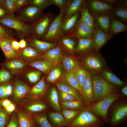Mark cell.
<instances>
[{
  "label": "cell",
  "instance_id": "6da1fadb",
  "mask_svg": "<svg viewBox=\"0 0 127 127\" xmlns=\"http://www.w3.org/2000/svg\"><path fill=\"white\" fill-rule=\"evenodd\" d=\"M0 24L12 30L15 36L19 38L36 37L33 27L25 24L14 14H8L0 18Z\"/></svg>",
  "mask_w": 127,
  "mask_h": 127
},
{
  "label": "cell",
  "instance_id": "7a4b0ae2",
  "mask_svg": "<svg viewBox=\"0 0 127 127\" xmlns=\"http://www.w3.org/2000/svg\"><path fill=\"white\" fill-rule=\"evenodd\" d=\"M92 73L91 74L93 91L92 103L118 93L117 90L115 86L108 82L98 73Z\"/></svg>",
  "mask_w": 127,
  "mask_h": 127
},
{
  "label": "cell",
  "instance_id": "3957f363",
  "mask_svg": "<svg viewBox=\"0 0 127 127\" xmlns=\"http://www.w3.org/2000/svg\"><path fill=\"white\" fill-rule=\"evenodd\" d=\"M104 123L101 117L85 106L76 118L67 127H102Z\"/></svg>",
  "mask_w": 127,
  "mask_h": 127
},
{
  "label": "cell",
  "instance_id": "277c9868",
  "mask_svg": "<svg viewBox=\"0 0 127 127\" xmlns=\"http://www.w3.org/2000/svg\"><path fill=\"white\" fill-rule=\"evenodd\" d=\"M43 11L35 6L28 5L17 10L14 14L26 24L33 27L43 17Z\"/></svg>",
  "mask_w": 127,
  "mask_h": 127
},
{
  "label": "cell",
  "instance_id": "5b68a950",
  "mask_svg": "<svg viewBox=\"0 0 127 127\" xmlns=\"http://www.w3.org/2000/svg\"><path fill=\"white\" fill-rule=\"evenodd\" d=\"M120 97V95L118 94H115L87 106L90 111L101 117L105 123H109L110 119L107 114L108 109L111 104L119 99Z\"/></svg>",
  "mask_w": 127,
  "mask_h": 127
},
{
  "label": "cell",
  "instance_id": "8992f818",
  "mask_svg": "<svg viewBox=\"0 0 127 127\" xmlns=\"http://www.w3.org/2000/svg\"><path fill=\"white\" fill-rule=\"evenodd\" d=\"M64 13L63 10H60L59 13L55 17L41 40L49 42L56 43L62 35L61 24Z\"/></svg>",
  "mask_w": 127,
  "mask_h": 127
},
{
  "label": "cell",
  "instance_id": "52a82bcc",
  "mask_svg": "<svg viewBox=\"0 0 127 127\" xmlns=\"http://www.w3.org/2000/svg\"><path fill=\"white\" fill-rule=\"evenodd\" d=\"M86 7L92 15L100 14H111L115 8L114 5L99 0H85Z\"/></svg>",
  "mask_w": 127,
  "mask_h": 127
},
{
  "label": "cell",
  "instance_id": "ba28073f",
  "mask_svg": "<svg viewBox=\"0 0 127 127\" xmlns=\"http://www.w3.org/2000/svg\"><path fill=\"white\" fill-rule=\"evenodd\" d=\"M127 115V104L123 102L116 106L113 111L111 117L110 119L111 126L114 127L123 123Z\"/></svg>",
  "mask_w": 127,
  "mask_h": 127
},
{
  "label": "cell",
  "instance_id": "9c48e42d",
  "mask_svg": "<svg viewBox=\"0 0 127 127\" xmlns=\"http://www.w3.org/2000/svg\"><path fill=\"white\" fill-rule=\"evenodd\" d=\"M55 17L52 12L44 14L40 21L33 27L36 37L41 40L47 32Z\"/></svg>",
  "mask_w": 127,
  "mask_h": 127
},
{
  "label": "cell",
  "instance_id": "30bf717a",
  "mask_svg": "<svg viewBox=\"0 0 127 127\" xmlns=\"http://www.w3.org/2000/svg\"><path fill=\"white\" fill-rule=\"evenodd\" d=\"M80 12L69 17L62 19L61 30L62 35L74 33L80 21Z\"/></svg>",
  "mask_w": 127,
  "mask_h": 127
},
{
  "label": "cell",
  "instance_id": "8fae6325",
  "mask_svg": "<svg viewBox=\"0 0 127 127\" xmlns=\"http://www.w3.org/2000/svg\"><path fill=\"white\" fill-rule=\"evenodd\" d=\"M78 38L74 33L62 35L58 39L56 43L62 50L71 53L75 52L78 44Z\"/></svg>",
  "mask_w": 127,
  "mask_h": 127
},
{
  "label": "cell",
  "instance_id": "7c38bea8",
  "mask_svg": "<svg viewBox=\"0 0 127 127\" xmlns=\"http://www.w3.org/2000/svg\"><path fill=\"white\" fill-rule=\"evenodd\" d=\"M14 38H2L0 39V48L6 60L12 59L19 56L21 49L19 50L15 49L12 44V40Z\"/></svg>",
  "mask_w": 127,
  "mask_h": 127
},
{
  "label": "cell",
  "instance_id": "4fadbf2b",
  "mask_svg": "<svg viewBox=\"0 0 127 127\" xmlns=\"http://www.w3.org/2000/svg\"><path fill=\"white\" fill-rule=\"evenodd\" d=\"M48 87L43 77L40 81L31 89L28 94L33 100H43L47 95Z\"/></svg>",
  "mask_w": 127,
  "mask_h": 127
},
{
  "label": "cell",
  "instance_id": "5bb4252c",
  "mask_svg": "<svg viewBox=\"0 0 127 127\" xmlns=\"http://www.w3.org/2000/svg\"><path fill=\"white\" fill-rule=\"evenodd\" d=\"M113 37L108 34L103 32L95 27L91 37L96 52L99 50Z\"/></svg>",
  "mask_w": 127,
  "mask_h": 127
},
{
  "label": "cell",
  "instance_id": "9a60e30c",
  "mask_svg": "<svg viewBox=\"0 0 127 127\" xmlns=\"http://www.w3.org/2000/svg\"><path fill=\"white\" fill-rule=\"evenodd\" d=\"M81 95L85 106H88L92 103L93 91L91 74L87 73L81 89Z\"/></svg>",
  "mask_w": 127,
  "mask_h": 127
},
{
  "label": "cell",
  "instance_id": "2e32d148",
  "mask_svg": "<svg viewBox=\"0 0 127 127\" xmlns=\"http://www.w3.org/2000/svg\"><path fill=\"white\" fill-rule=\"evenodd\" d=\"M49 104L48 100H33L27 104L24 108L25 112L33 115L47 111L51 107Z\"/></svg>",
  "mask_w": 127,
  "mask_h": 127
},
{
  "label": "cell",
  "instance_id": "e0dca14e",
  "mask_svg": "<svg viewBox=\"0 0 127 127\" xmlns=\"http://www.w3.org/2000/svg\"><path fill=\"white\" fill-rule=\"evenodd\" d=\"M27 45L32 47L40 52H44L57 45L56 43L49 42L37 39L35 37L25 39Z\"/></svg>",
  "mask_w": 127,
  "mask_h": 127
},
{
  "label": "cell",
  "instance_id": "ac0fdd59",
  "mask_svg": "<svg viewBox=\"0 0 127 127\" xmlns=\"http://www.w3.org/2000/svg\"><path fill=\"white\" fill-rule=\"evenodd\" d=\"M31 89L29 87L21 81L16 79L13 91V97L16 101L21 100L28 94Z\"/></svg>",
  "mask_w": 127,
  "mask_h": 127
},
{
  "label": "cell",
  "instance_id": "d6986e66",
  "mask_svg": "<svg viewBox=\"0 0 127 127\" xmlns=\"http://www.w3.org/2000/svg\"><path fill=\"white\" fill-rule=\"evenodd\" d=\"M92 16L95 27L108 34L110 23V14H100Z\"/></svg>",
  "mask_w": 127,
  "mask_h": 127
},
{
  "label": "cell",
  "instance_id": "ffe728a7",
  "mask_svg": "<svg viewBox=\"0 0 127 127\" xmlns=\"http://www.w3.org/2000/svg\"><path fill=\"white\" fill-rule=\"evenodd\" d=\"M62 50L58 45L44 52L42 57L54 66L58 65Z\"/></svg>",
  "mask_w": 127,
  "mask_h": 127
},
{
  "label": "cell",
  "instance_id": "44dd1931",
  "mask_svg": "<svg viewBox=\"0 0 127 127\" xmlns=\"http://www.w3.org/2000/svg\"><path fill=\"white\" fill-rule=\"evenodd\" d=\"M56 85L61 91L72 95L77 100L84 104L83 99L80 93L71 86L65 79L61 80L57 82Z\"/></svg>",
  "mask_w": 127,
  "mask_h": 127
},
{
  "label": "cell",
  "instance_id": "7402d4cb",
  "mask_svg": "<svg viewBox=\"0 0 127 127\" xmlns=\"http://www.w3.org/2000/svg\"><path fill=\"white\" fill-rule=\"evenodd\" d=\"M84 0H67L63 18L70 17L80 11Z\"/></svg>",
  "mask_w": 127,
  "mask_h": 127
},
{
  "label": "cell",
  "instance_id": "603a6c76",
  "mask_svg": "<svg viewBox=\"0 0 127 127\" xmlns=\"http://www.w3.org/2000/svg\"><path fill=\"white\" fill-rule=\"evenodd\" d=\"M78 38V44L75 52L80 53L90 54L95 51L96 52L91 38Z\"/></svg>",
  "mask_w": 127,
  "mask_h": 127
},
{
  "label": "cell",
  "instance_id": "cb8c5ba5",
  "mask_svg": "<svg viewBox=\"0 0 127 127\" xmlns=\"http://www.w3.org/2000/svg\"><path fill=\"white\" fill-rule=\"evenodd\" d=\"M11 60L4 63L2 65L13 74H17L21 71L27 65L22 59L15 58Z\"/></svg>",
  "mask_w": 127,
  "mask_h": 127
},
{
  "label": "cell",
  "instance_id": "d4e9b609",
  "mask_svg": "<svg viewBox=\"0 0 127 127\" xmlns=\"http://www.w3.org/2000/svg\"><path fill=\"white\" fill-rule=\"evenodd\" d=\"M110 14V23L108 34L113 37L119 33L127 31V25Z\"/></svg>",
  "mask_w": 127,
  "mask_h": 127
},
{
  "label": "cell",
  "instance_id": "484cf974",
  "mask_svg": "<svg viewBox=\"0 0 127 127\" xmlns=\"http://www.w3.org/2000/svg\"><path fill=\"white\" fill-rule=\"evenodd\" d=\"M48 117V120L52 127H67L69 124L65 120L61 112L50 111Z\"/></svg>",
  "mask_w": 127,
  "mask_h": 127
},
{
  "label": "cell",
  "instance_id": "4316f807",
  "mask_svg": "<svg viewBox=\"0 0 127 127\" xmlns=\"http://www.w3.org/2000/svg\"><path fill=\"white\" fill-rule=\"evenodd\" d=\"M26 64L45 73L48 72L54 67L49 62L44 59L35 61H28L26 63Z\"/></svg>",
  "mask_w": 127,
  "mask_h": 127
},
{
  "label": "cell",
  "instance_id": "83f0119b",
  "mask_svg": "<svg viewBox=\"0 0 127 127\" xmlns=\"http://www.w3.org/2000/svg\"><path fill=\"white\" fill-rule=\"evenodd\" d=\"M47 99L52 108L56 112H61L62 109L59 101L58 91L55 87L50 89L48 95Z\"/></svg>",
  "mask_w": 127,
  "mask_h": 127
},
{
  "label": "cell",
  "instance_id": "f1b7e54d",
  "mask_svg": "<svg viewBox=\"0 0 127 127\" xmlns=\"http://www.w3.org/2000/svg\"><path fill=\"white\" fill-rule=\"evenodd\" d=\"M17 115L20 127H36L32 117L25 111L18 110Z\"/></svg>",
  "mask_w": 127,
  "mask_h": 127
},
{
  "label": "cell",
  "instance_id": "f546056e",
  "mask_svg": "<svg viewBox=\"0 0 127 127\" xmlns=\"http://www.w3.org/2000/svg\"><path fill=\"white\" fill-rule=\"evenodd\" d=\"M87 57L85 63L88 68L97 72L101 70L103 67V64L96 54H90Z\"/></svg>",
  "mask_w": 127,
  "mask_h": 127
},
{
  "label": "cell",
  "instance_id": "4dcf8cb0",
  "mask_svg": "<svg viewBox=\"0 0 127 127\" xmlns=\"http://www.w3.org/2000/svg\"><path fill=\"white\" fill-rule=\"evenodd\" d=\"M93 30L80 20L79 25L74 33L78 38H91Z\"/></svg>",
  "mask_w": 127,
  "mask_h": 127
},
{
  "label": "cell",
  "instance_id": "1f68e13d",
  "mask_svg": "<svg viewBox=\"0 0 127 127\" xmlns=\"http://www.w3.org/2000/svg\"><path fill=\"white\" fill-rule=\"evenodd\" d=\"M83 2L80 10V20L92 30L95 28L92 16L89 12L85 3Z\"/></svg>",
  "mask_w": 127,
  "mask_h": 127
},
{
  "label": "cell",
  "instance_id": "d6a6232c",
  "mask_svg": "<svg viewBox=\"0 0 127 127\" xmlns=\"http://www.w3.org/2000/svg\"><path fill=\"white\" fill-rule=\"evenodd\" d=\"M43 53L32 47L27 45L25 48L21 49L19 56L22 59L28 61L42 55Z\"/></svg>",
  "mask_w": 127,
  "mask_h": 127
},
{
  "label": "cell",
  "instance_id": "836d02e7",
  "mask_svg": "<svg viewBox=\"0 0 127 127\" xmlns=\"http://www.w3.org/2000/svg\"><path fill=\"white\" fill-rule=\"evenodd\" d=\"M47 111L33 115L32 117L36 127H52L48 120Z\"/></svg>",
  "mask_w": 127,
  "mask_h": 127
},
{
  "label": "cell",
  "instance_id": "e575fe53",
  "mask_svg": "<svg viewBox=\"0 0 127 127\" xmlns=\"http://www.w3.org/2000/svg\"><path fill=\"white\" fill-rule=\"evenodd\" d=\"M101 75L108 82L114 86H121L124 84L123 81L108 71L105 70L101 71Z\"/></svg>",
  "mask_w": 127,
  "mask_h": 127
},
{
  "label": "cell",
  "instance_id": "d590c367",
  "mask_svg": "<svg viewBox=\"0 0 127 127\" xmlns=\"http://www.w3.org/2000/svg\"><path fill=\"white\" fill-rule=\"evenodd\" d=\"M62 109L77 110L83 109L85 105L83 103L78 100L60 103Z\"/></svg>",
  "mask_w": 127,
  "mask_h": 127
},
{
  "label": "cell",
  "instance_id": "8d00e7d4",
  "mask_svg": "<svg viewBox=\"0 0 127 127\" xmlns=\"http://www.w3.org/2000/svg\"><path fill=\"white\" fill-rule=\"evenodd\" d=\"M117 19L125 24L127 22V9L122 7H116L110 14Z\"/></svg>",
  "mask_w": 127,
  "mask_h": 127
},
{
  "label": "cell",
  "instance_id": "74e56055",
  "mask_svg": "<svg viewBox=\"0 0 127 127\" xmlns=\"http://www.w3.org/2000/svg\"><path fill=\"white\" fill-rule=\"evenodd\" d=\"M83 109L77 110L62 109L61 112L65 120L69 124L76 118Z\"/></svg>",
  "mask_w": 127,
  "mask_h": 127
},
{
  "label": "cell",
  "instance_id": "f35d334b",
  "mask_svg": "<svg viewBox=\"0 0 127 127\" xmlns=\"http://www.w3.org/2000/svg\"><path fill=\"white\" fill-rule=\"evenodd\" d=\"M65 79L71 86L79 91L81 94V90L76 77L75 71L67 72L66 74Z\"/></svg>",
  "mask_w": 127,
  "mask_h": 127
},
{
  "label": "cell",
  "instance_id": "ab89813d",
  "mask_svg": "<svg viewBox=\"0 0 127 127\" xmlns=\"http://www.w3.org/2000/svg\"><path fill=\"white\" fill-rule=\"evenodd\" d=\"M12 84L9 82L0 85V99H6L12 94L13 90Z\"/></svg>",
  "mask_w": 127,
  "mask_h": 127
},
{
  "label": "cell",
  "instance_id": "60d3db41",
  "mask_svg": "<svg viewBox=\"0 0 127 127\" xmlns=\"http://www.w3.org/2000/svg\"><path fill=\"white\" fill-rule=\"evenodd\" d=\"M64 57L63 60V63L64 68L67 72L75 71L79 67L74 60L68 57Z\"/></svg>",
  "mask_w": 127,
  "mask_h": 127
},
{
  "label": "cell",
  "instance_id": "b9f144b4",
  "mask_svg": "<svg viewBox=\"0 0 127 127\" xmlns=\"http://www.w3.org/2000/svg\"><path fill=\"white\" fill-rule=\"evenodd\" d=\"M52 4L51 0H28L27 5H33L43 10Z\"/></svg>",
  "mask_w": 127,
  "mask_h": 127
},
{
  "label": "cell",
  "instance_id": "7bdbcfd3",
  "mask_svg": "<svg viewBox=\"0 0 127 127\" xmlns=\"http://www.w3.org/2000/svg\"><path fill=\"white\" fill-rule=\"evenodd\" d=\"M75 75L80 87L81 89L87 73L84 69L79 67L75 71Z\"/></svg>",
  "mask_w": 127,
  "mask_h": 127
},
{
  "label": "cell",
  "instance_id": "ee69618b",
  "mask_svg": "<svg viewBox=\"0 0 127 127\" xmlns=\"http://www.w3.org/2000/svg\"><path fill=\"white\" fill-rule=\"evenodd\" d=\"M16 0H2L1 4L7 11L8 14H14Z\"/></svg>",
  "mask_w": 127,
  "mask_h": 127
},
{
  "label": "cell",
  "instance_id": "f6af8a7d",
  "mask_svg": "<svg viewBox=\"0 0 127 127\" xmlns=\"http://www.w3.org/2000/svg\"><path fill=\"white\" fill-rule=\"evenodd\" d=\"M42 74V72L39 71H34L27 73L26 77L31 83H34L38 82Z\"/></svg>",
  "mask_w": 127,
  "mask_h": 127
},
{
  "label": "cell",
  "instance_id": "bcb514c9",
  "mask_svg": "<svg viewBox=\"0 0 127 127\" xmlns=\"http://www.w3.org/2000/svg\"><path fill=\"white\" fill-rule=\"evenodd\" d=\"M12 77L11 73L8 70L4 68L0 70V85L9 82Z\"/></svg>",
  "mask_w": 127,
  "mask_h": 127
},
{
  "label": "cell",
  "instance_id": "7dc6e473",
  "mask_svg": "<svg viewBox=\"0 0 127 127\" xmlns=\"http://www.w3.org/2000/svg\"><path fill=\"white\" fill-rule=\"evenodd\" d=\"M61 71L59 68H56L53 69L48 76L47 80L48 82L52 83L57 80L61 74Z\"/></svg>",
  "mask_w": 127,
  "mask_h": 127
},
{
  "label": "cell",
  "instance_id": "c3c4849f",
  "mask_svg": "<svg viewBox=\"0 0 127 127\" xmlns=\"http://www.w3.org/2000/svg\"><path fill=\"white\" fill-rule=\"evenodd\" d=\"M8 113L3 107H0V127H5L8 123L9 117Z\"/></svg>",
  "mask_w": 127,
  "mask_h": 127
},
{
  "label": "cell",
  "instance_id": "681fc988",
  "mask_svg": "<svg viewBox=\"0 0 127 127\" xmlns=\"http://www.w3.org/2000/svg\"><path fill=\"white\" fill-rule=\"evenodd\" d=\"M0 24V36L2 38H12L15 36L11 29Z\"/></svg>",
  "mask_w": 127,
  "mask_h": 127
},
{
  "label": "cell",
  "instance_id": "f907efd6",
  "mask_svg": "<svg viewBox=\"0 0 127 127\" xmlns=\"http://www.w3.org/2000/svg\"><path fill=\"white\" fill-rule=\"evenodd\" d=\"M58 94L59 103L77 100L72 95L64 93L59 90Z\"/></svg>",
  "mask_w": 127,
  "mask_h": 127
},
{
  "label": "cell",
  "instance_id": "816d5d0a",
  "mask_svg": "<svg viewBox=\"0 0 127 127\" xmlns=\"http://www.w3.org/2000/svg\"><path fill=\"white\" fill-rule=\"evenodd\" d=\"M5 127H20L17 115L12 117Z\"/></svg>",
  "mask_w": 127,
  "mask_h": 127
},
{
  "label": "cell",
  "instance_id": "f5cc1de1",
  "mask_svg": "<svg viewBox=\"0 0 127 127\" xmlns=\"http://www.w3.org/2000/svg\"><path fill=\"white\" fill-rule=\"evenodd\" d=\"M51 1L52 4L57 6L60 10L64 11L66 6L67 0H51Z\"/></svg>",
  "mask_w": 127,
  "mask_h": 127
},
{
  "label": "cell",
  "instance_id": "db71d44e",
  "mask_svg": "<svg viewBox=\"0 0 127 127\" xmlns=\"http://www.w3.org/2000/svg\"><path fill=\"white\" fill-rule=\"evenodd\" d=\"M28 0H16L15 3V13L17 10L27 5Z\"/></svg>",
  "mask_w": 127,
  "mask_h": 127
},
{
  "label": "cell",
  "instance_id": "11a10c76",
  "mask_svg": "<svg viewBox=\"0 0 127 127\" xmlns=\"http://www.w3.org/2000/svg\"><path fill=\"white\" fill-rule=\"evenodd\" d=\"M4 108L7 113H11L15 111V105L11 103L9 105Z\"/></svg>",
  "mask_w": 127,
  "mask_h": 127
},
{
  "label": "cell",
  "instance_id": "9f6ffc18",
  "mask_svg": "<svg viewBox=\"0 0 127 127\" xmlns=\"http://www.w3.org/2000/svg\"><path fill=\"white\" fill-rule=\"evenodd\" d=\"M11 43L13 47L15 49L17 50L21 49L20 48L19 42L16 40L15 38L12 40Z\"/></svg>",
  "mask_w": 127,
  "mask_h": 127
},
{
  "label": "cell",
  "instance_id": "6f0895ef",
  "mask_svg": "<svg viewBox=\"0 0 127 127\" xmlns=\"http://www.w3.org/2000/svg\"><path fill=\"white\" fill-rule=\"evenodd\" d=\"M8 14L7 11L2 6L1 3L0 4V18Z\"/></svg>",
  "mask_w": 127,
  "mask_h": 127
},
{
  "label": "cell",
  "instance_id": "680465c9",
  "mask_svg": "<svg viewBox=\"0 0 127 127\" xmlns=\"http://www.w3.org/2000/svg\"><path fill=\"white\" fill-rule=\"evenodd\" d=\"M24 39L21 38L19 42L20 48L21 49L24 48L27 45L26 41Z\"/></svg>",
  "mask_w": 127,
  "mask_h": 127
},
{
  "label": "cell",
  "instance_id": "91938a15",
  "mask_svg": "<svg viewBox=\"0 0 127 127\" xmlns=\"http://www.w3.org/2000/svg\"><path fill=\"white\" fill-rule=\"evenodd\" d=\"M11 103V101L7 99H5L2 100V106L4 108L8 106Z\"/></svg>",
  "mask_w": 127,
  "mask_h": 127
},
{
  "label": "cell",
  "instance_id": "94428289",
  "mask_svg": "<svg viewBox=\"0 0 127 127\" xmlns=\"http://www.w3.org/2000/svg\"><path fill=\"white\" fill-rule=\"evenodd\" d=\"M122 93L125 95L127 96V86L126 85L121 90Z\"/></svg>",
  "mask_w": 127,
  "mask_h": 127
},
{
  "label": "cell",
  "instance_id": "6125c7cd",
  "mask_svg": "<svg viewBox=\"0 0 127 127\" xmlns=\"http://www.w3.org/2000/svg\"><path fill=\"white\" fill-rule=\"evenodd\" d=\"M2 100L0 99V107L2 106V103H1Z\"/></svg>",
  "mask_w": 127,
  "mask_h": 127
},
{
  "label": "cell",
  "instance_id": "be15d7a7",
  "mask_svg": "<svg viewBox=\"0 0 127 127\" xmlns=\"http://www.w3.org/2000/svg\"><path fill=\"white\" fill-rule=\"evenodd\" d=\"M2 1V0H0V4H1Z\"/></svg>",
  "mask_w": 127,
  "mask_h": 127
},
{
  "label": "cell",
  "instance_id": "e7e4bbea",
  "mask_svg": "<svg viewBox=\"0 0 127 127\" xmlns=\"http://www.w3.org/2000/svg\"><path fill=\"white\" fill-rule=\"evenodd\" d=\"M2 38L0 36V39Z\"/></svg>",
  "mask_w": 127,
  "mask_h": 127
}]
</instances>
